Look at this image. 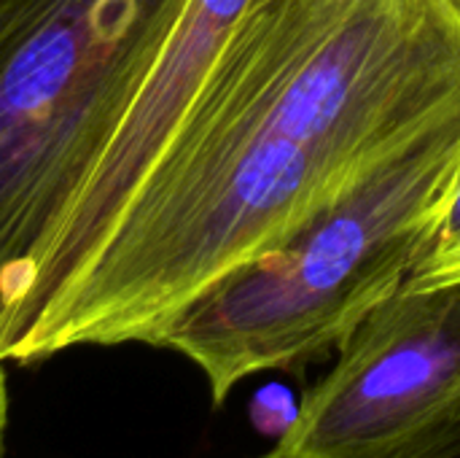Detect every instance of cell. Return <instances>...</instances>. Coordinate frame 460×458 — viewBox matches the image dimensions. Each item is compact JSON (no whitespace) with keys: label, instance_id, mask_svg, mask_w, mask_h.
Listing matches in <instances>:
<instances>
[{"label":"cell","instance_id":"obj_7","mask_svg":"<svg viewBox=\"0 0 460 458\" xmlns=\"http://www.w3.org/2000/svg\"><path fill=\"white\" fill-rule=\"evenodd\" d=\"M5 427H8V383H5V370L0 362V458L5 448Z\"/></svg>","mask_w":460,"mask_h":458},{"label":"cell","instance_id":"obj_1","mask_svg":"<svg viewBox=\"0 0 460 458\" xmlns=\"http://www.w3.org/2000/svg\"><path fill=\"white\" fill-rule=\"evenodd\" d=\"M458 154L456 116L205 289L151 346L189 359L216 405L259 373L302 370L337 351L410 278L426 213Z\"/></svg>","mask_w":460,"mask_h":458},{"label":"cell","instance_id":"obj_8","mask_svg":"<svg viewBox=\"0 0 460 458\" xmlns=\"http://www.w3.org/2000/svg\"><path fill=\"white\" fill-rule=\"evenodd\" d=\"M442 3H445V5H447L453 13H456V19L460 22V0H442Z\"/></svg>","mask_w":460,"mask_h":458},{"label":"cell","instance_id":"obj_3","mask_svg":"<svg viewBox=\"0 0 460 458\" xmlns=\"http://www.w3.org/2000/svg\"><path fill=\"white\" fill-rule=\"evenodd\" d=\"M458 408L460 281H404L342 340L264 458H402Z\"/></svg>","mask_w":460,"mask_h":458},{"label":"cell","instance_id":"obj_6","mask_svg":"<svg viewBox=\"0 0 460 458\" xmlns=\"http://www.w3.org/2000/svg\"><path fill=\"white\" fill-rule=\"evenodd\" d=\"M402 458H460V408L418 440Z\"/></svg>","mask_w":460,"mask_h":458},{"label":"cell","instance_id":"obj_5","mask_svg":"<svg viewBox=\"0 0 460 458\" xmlns=\"http://www.w3.org/2000/svg\"><path fill=\"white\" fill-rule=\"evenodd\" d=\"M456 281H460V154L426 213L407 283L442 286Z\"/></svg>","mask_w":460,"mask_h":458},{"label":"cell","instance_id":"obj_4","mask_svg":"<svg viewBox=\"0 0 460 458\" xmlns=\"http://www.w3.org/2000/svg\"><path fill=\"white\" fill-rule=\"evenodd\" d=\"M261 0H186L140 89L97 154L22 300L5 351L46 300L100 248L194 100L216 57Z\"/></svg>","mask_w":460,"mask_h":458},{"label":"cell","instance_id":"obj_2","mask_svg":"<svg viewBox=\"0 0 460 458\" xmlns=\"http://www.w3.org/2000/svg\"><path fill=\"white\" fill-rule=\"evenodd\" d=\"M186 0H0V356L35 267Z\"/></svg>","mask_w":460,"mask_h":458}]
</instances>
